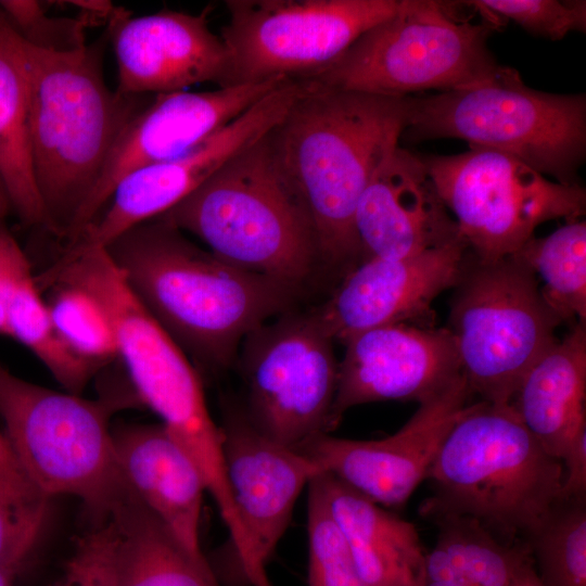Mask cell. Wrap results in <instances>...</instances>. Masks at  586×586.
Wrapping results in <instances>:
<instances>
[{"mask_svg":"<svg viewBox=\"0 0 586 586\" xmlns=\"http://www.w3.org/2000/svg\"><path fill=\"white\" fill-rule=\"evenodd\" d=\"M470 251L464 241L403 258L371 257L348 271L315 314L342 344L378 327H435L434 300L458 282Z\"/></svg>","mask_w":586,"mask_h":586,"instance_id":"cell-17","label":"cell"},{"mask_svg":"<svg viewBox=\"0 0 586 586\" xmlns=\"http://www.w3.org/2000/svg\"><path fill=\"white\" fill-rule=\"evenodd\" d=\"M114 586H221L206 558L187 551L126 483L112 506Z\"/></svg>","mask_w":586,"mask_h":586,"instance_id":"cell-25","label":"cell"},{"mask_svg":"<svg viewBox=\"0 0 586 586\" xmlns=\"http://www.w3.org/2000/svg\"><path fill=\"white\" fill-rule=\"evenodd\" d=\"M220 429L226 477L251 550V582L265 572L301 493L323 472L306 454L263 434L241 405L225 407Z\"/></svg>","mask_w":586,"mask_h":586,"instance_id":"cell-19","label":"cell"},{"mask_svg":"<svg viewBox=\"0 0 586 586\" xmlns=\"http://www.w3.org/2000/svg\"><path fill=\"white\" fill-rule=\"evenodd\" d=\"M288 79L178 91L154 95L117 138L90 198L65 240L72 244L106 206L116 186L129 174L174 158L227 126Z\"/></svg>","mask_w":586,"mask_h":586,"instance_id":"cell-16","label":"cell"},{"mask_svg":"<svg viewBox=\"0 0 586 586\" xmlns=\"http://www.w3.org/2000/svg\"><path fill=\"white\" fill-rule=\"evenodd\" d=\"M49 499L0 486V564L24 563L41 532Z\"/></svg>","mask_w":586,"mask_h":586,"instance_id":"cell-35","label":"cell"},{"mask_svg":"<svg viewBox=\"0 0 586 586\" xmlns=\"http://www.w3.org/2000/svg\"><path fill=\"white\" fill-rule=\"evenodd\" d=\"M513 255L540 278V293L561 322L586 323V222L576 219L549 235L532 237Z\"/></svg>","mask_w":586,"mask_h":586,"instance_id":"cell-27","label":"cell"},{"mask_svg":"<svg viewBox=\"0 0 586 586\" xmlns=\"http://www.w3.org/2000/svg\"><path fill=\"white\" fill-rule=\"evenodd\" d=\"M0 175L24 226L43 227L30 150V86L25 42L0 10Z\"/></svg>","mask_w":586,"mask_h":586,"instance_id":"cell-26","label":"cell"},{"mask_svg":"<svg viewBox=\"0 0 586 586\" xmlns=\"http://www.w3.org/2000/svg\"><path fill=\"white\" fill-rule=\"evenodd\" d=\"M453 289L448 329L472 397L510 404L524 374L559 340L562 322L513 254L479 260L470 253Z\"/></svg>","mask_w":586,"mask_h":586,"instance_id":"cell-10","label":"cell"},{"mask_svg":"<svg viewBox=\"0 0 586 586\" xmlns=\"http://www.w3.org/2000/svg\"><path fill=\"white\" fill-rule=\"evenodd\" d=\"M115 542V527L109 514L92 520L91 526L76 539L62 586H114Z\"/></svg>","mask_w":586,"mask_h":586,"instance_id":"cell-36","label":"cell"},{"mask_svg":"<svg viewBox=\"0 0 586 586\" xmlns=\"http://www.w3.org/2000/svg\"><path fill=\"white\" fill-rule=\"evenodd\" d=\"M105 250L139 303L209 373L229 369L245 337L289 311L297 292L226 263L160 217Z\"/></svg>","mask_w":586,"mask_h":586,"instance_id":"cell-1","label":"cell"},{"mask_svg":"<svg viewBox=\"0 0 586 586\" xmlns=\"http://www.w3.org/2000/svg\"><path fill=\"white\" fill-rule=\"evenodd\" d=\"M563 468L521 422L511 404L470 403L430 470L424 518L476 520L508 544L525 543L561 500Z\"/></svg>","mask_w":586,"mask_h":586,"instance_id":"cell-4","label":"cell"},{"mask_svg":"<svg viewBox=\"0 0 586 586\" xmlns=\"http://www.w3.org/2000/svg\"><path fill=\"white\" fill-rule=\"evenodd\" d=\"M462 4L480 10L484 21L497 25L512 21L527 33L560 40L569 33L586 30L584 0H469Z\"/></svg>","mask_w":586,"mask_h":586,"instance_id":"cell-33","label":"cell"},{"mask_svg":"<svg viewBox=\"0 0 586 586\" xmlns=\"http://www.w3.org/2000/svg\"><path fill=\"white\" fill-rule=\"evenodd\" d=\"M322 484L364 586H419L426 552L413 523L328 473Z\"/></svg>","mask_w":586,"mask_h":586,"instance_id":"cell-24","label":"cell"},{"mask_svg":"<svg viewBox=\"0 0 586 586\" xmlns=\"http://www.w3.org/2000/svg\"><path fill=\"white\" fill-rule=\"evenodd\" d=\"M585 398L586 323L577 322L528 369L510 404L544 450L561 460L586 428Z\"/></svg>","mask_w":586,"mask_h":586,"instance_id":"cell-23","label":"cell"},{"mask_svg":"<svg viewBox=\"0 0 586 586\" xmlns=\"http://www.w3.org/2000/svg\"><path fill=\"white\" fill-rule=\"evenodd\" d=\"M11 212H13L11 199L0 175V224L5 222V218Z\"/></svg>","mask_w":586,"mask_h":586,"instance_id":"cell-43","label":"cell"},{"mask_svg":"<svg viewBox=\"0 0 586 586\" xmlns=\"http://www.w3.org/2000/svg\"><path fill=\"white\" fill-rule=\"evenodd\" d=\"M525 544L544 586H586L585 500H559Z\"/></svg>","mask_w":586,"mask_h":586,"instance_id":"cell-30","label":"cell"},{"mask_svg":"<svg viewBox=\"0 0 586 586\" xmlns=\"http://www.w3.org/2000/svg\"><path fill=\"white\" fill-rule=\"evenodd\" d=\"M25 48L35 181L44 228L65 242L117 138L152 99L109 88L100 42L68 52Z\"/></svg>","mask_w":586,"mask_h":586,"instance_id":"cell-3","label":"cell"},{"mask_svg":"<svg viewBox=\"0 0 586 586\" xmlns=\"http://www.w3.org/2000/svg\"><path fill=\"white\" fill-rule=\"evenodd\" d=\"M472 256L495 260L514 254L535 229L553 219H579L585 188L564 184L506 153L469 146L459 154H420Z\"/></svg>","mask_w":586,"mask_h":586,"instance_id":"cell-11","label":"cell"},{"mask_svg":"<svg viewBox=\"0 0 586 586\" xmlns=\"http://www.w3.org/2000/svg\"><path fill=\"white\" fill-rule=\"evenodd\" d=\"M50 289L47 306L66 346L97 372L119 359L115 333L101 304L75 285L54 284Z\"/></svg>","mask_w":586,"mask_h":586,"instance_id":"cell-31","label":"cell"},{"mask_svg":"<svg viewBox=\"0 0 586 586\" xmlns=\"http://www.w3.org/2000/svg\"><path fill=\"white\" fill-rule=\"evenodd\" d=\"M43 289L75 285L105 310L133 391L194 462L221 519L235 517L226 477L222 433L208 410L193 362L128 288L105 249L51 265L39 276Z\"/></svg>","mask_w":586,"mask_h":586,"instance_id":"cell-5","label":"cell"},{"mask_svg":"<svg viewBox=\"0 0 586 586\" xmlns=\"http://www.w3.org/2000/svg\"><path fill=\"white\" fill-rule=\"evenodd\" d=\"M123 476L141 502L196 558L205 484L194 462L161 424L112 428Z\"/></svg>","mask_w":586,"mask_h":586,"instance_id":"cell-22","label":"cell"},{"mask_svg":"<svg viewBox=\"0 0 586 586\" xmlns=\"http://www.w3.org/2000/svg\"><path fill=\"white\" fill-rule=\"evenodd\" d=\"M511 586H544L535 571L531 556L518 569Z\"/></svg>","mask_w":586,"mask_h":586,"instance_id":"cell-42","label":"cell"},{"mask_svg":"<svg viewBox=\"0 0 586 586\" xmlns=\"http://www.w3.org/2000/svg\"><path fill=\"white\" fill-rule=\"evenodd\" d=\"M419 586H467V584L448 553L436 543L434 548L426 552Z\"/></svg>","mask_w":586,"mask_h":586,"instance_id":"cell-39","label":"cell"},{"mask_svg":"<svg viewBox=\"0 0 586 586\" xmlns=\"http://www.w3.org/2000/svg\"><path fill=\"white\" fill-rule=\"evenodd\" d=\"M0 10L23 41L34 48L68 52L87 44L88 25L80 17L52 16L35 0H0Z\"/></svg>","mask_w":586,"mask_h":586,"instance_id":"cell-34","label":"cell"},{"mask_svg":"<svg viewBox=\"0 0 586 586\" xmlns=\"http://www.w3.org/2000/svg\"><path fill=\"white\" fill-rule=\"evenodd\" d=\"M403 135L415 142L462 139L511 155L560 183L577 184L586 156V95L530 88L515 69L500 66L470 87L407 97Z\"/></svg>","mask_w":586,"mask_h":586,"instance_id":"cell-7","label":"cell"},{"mask_svg":"<svg viewBox=\"0 0 586 586\" xmlns=\"http://www.w3.org/2000/svg\"><path fill=\"white\" fill-rule=\"evenodd\" d=\"M0 486L23 495H43L27 477L2 433H0Z\"/></svg>","mask_w":586,"mask_h":586,"instance_id":"cell-40","label":"cell"},{"mask_svg":"<svg viewBox=\"0 0 586 586\" xmlns=\"http://www.w3.org/2000/svg\"><path fill=\"white\" fill-rule=\"evenodd\" d=\"M321 474L308 485V586H364L345 534L330 507Z\"/></svg>","mask_w":586,"mask_h":586,"instance_id":"cell-32","label":"cell"},{"mask_svg":"<svg viewBox=\"0 0 586 586\" xmlns=\"http://www.w3.org/2000/svg\"><path fill=\"white\" fill-rule=\"evenodd\" d=\"M133 398L87 399L23 380L0 364V418L30 482L47 497H78L92 520L106 517L126 481L110 419Z\"/></svg>","mask_w":586,"mask_h":586,"instance_id":"cell-8","label":"cell"},{"mask_svg":"<svg viewBox=\"0 0 586 586\" xmlns=\"http://www.w3.org/2000/svg\"><path fill=\"white\" fill-rule=\"evenodd\" d=\"M69 5L78 9L80 18L89 26L93 23L105 22L107 25L116 17L126 13L122 8L115 7L111 1L80 0L67 1Z\"/></svg>","mask_w":586,"mask_h":586,"instance_id":"cell-41","label":"cell"},{"mask_svg":"<svg viewBox=\"0 0 586 586\" xmlns=\"http://www.w3.org/2000/svg\"><path fill=\"white\" fill-rule=\"evenodd\" d=\"M428 519L437 526L436 543L467 586H511L518 569L531 556L525 543H505L474 519L456 514Z\"/></svg>","mask_w":586,"mask_h":586,"instance_id":"cell-29","label":"cell"},{"mask_svg":"<svg viewBox=\"0 0 586 586\" xmlns=\"http://www.w3.org/2000/svg\"><path fill=\"white\" fill-rule=\"evenodd\" d=\"M23 563L0 564V586H12L14 577Z\"/></svg>","mask_w":586,"mask_h":586,"instance_id":"cell-44","label":"cell"},{"mask_svg":"<svg viewBox=\"0 0 586 586\" xmlns=\"http://www.w3.org/2000/svg\"><path fill=\"white\" fill-rule=\"evenodd\" d=\"M343 344L328 433L351 408L385 400L420 404L462 374L448 328L382 326L362 331Z\"/></svg>","mask_w":586,"mask_h":586,"instance_id":"cell-18","label":"cell"},{"mask_svg":"<svg viewBox=\"0 0 586 586\" xmlns=\"http://www.w3.org/2000/svg\"><path fill=\"white\" fill-rule=\"evenodd\" d=\"M31 267L5 222L0 224V334L10 336L8 303L11 291L20 275Z\"/></svg>","mask_w":586,"mask_h":586,"instance_id":"cell-37","label":"cell"},{"mask_svg":"<svg viewBox=\"0 0 586 586\" xmlns=\"http://www.w3.org/2000/svg\"><path fill=\"white\" fill-rule=\"evenodd\" d=\"M10 337L26 346L71 394L80 395L98 372L76 356L59 335L41 298L31 267L14 283L8 303Z\"/></svg>","mask_w":586,"mask_h":586,"instance_id":"cell-28","label":"cell"},{"mask_svg":"<svg viewBox=\"0 0 586 586\" xmlns=\"http://www.w3.org/2000/svg\"><path fill=\"white\" fill-rule=\"evenodd\" d=\"M305 82L285 80L190 151L126 176L116 186L109 205L75 242L64 247L60 258L105 249L127 230L173 208L229 158L278 125L305 90Z\"/></svg>","mask_w":586,"mask_h":586,"instance_id":"cell-14","label":"cell"},{"mask_svg":"<svg viewBox=\"0 0 586 586\" xmlns=\"http://www.w3.org/2000/svg\"><path fill=\"white\" fill-rule=\"evenodd\" d=\"M333 342L314 310H289L245 337L241 407L263 434L300 450L328 433L339 371Z\"/></svg>","mask_w":586,"mask_h":586,"instance_id":"cell-13","label":"cell"},{"mask_svg":"<svg viewBox=\"0 0 586 586\" xmlns=\"http://www.w3.org/2000/svg\"><path fill=\"white\" fill-rule=\"evenodd\" d=\"M495 29L461 21L445 2L399 0L394 14L306 80L390 98L470 87L501 66L487 47Z\"/></svg>","mask_w":586,"mask_h":586,"instance_id":"cell-9","label":"cell"},{"mask_svg":"<svg viewBox=\"0 0 586 586\" xmlns=\"http://www.w3.org/2000/svg\"><path fill=\"white\" fill-rule=\"evenodd\" d=\"M207 14L168 10L131 17L126 12L112 21L107 26L118 71L116 90L156 95L201 82L225 87L229 54L211 30Z\"/></svg>","mask_w":586,"mask_h":586,"instance_id":"cell-20","label":"cell"},{"mask_svg":"<svg viewBox=\"0 0 586 586\" xmlns=\"http://www.w3.org/2000/svg\"><path fill=\"white\" fill-rule=\"evenodd\" d=\"M226 263L298 291L323 265L315 231L275 162L267 133L158 216Z\"/></svg>","mask_w":586,"mask_h":586,"instance_id":"cell-6","label":"cell"},{"mask_svg":"<svg viewBox=\"0 0 586 586\" xmlns=\"http://www.w3.org/2000/svg\"><path fill=\"white\" fill-rule=\"evenodd\" d=\"M399 0H227L220 38L229 54L226 86L302 80L339 59Z\"/></svg>","mask_w":586,"mask_h":586,"instance_id":"cell-12","label":"cell"},{"mask_svg":"<svg viewBox=\"0 0 586 586\" xmlns=\"http://www.w3.org/2000/svg\"><path fill=\"white\" fill-rule=\"evenodd\" d=\"M461 374L438 395L419 404L395 433L351 440L322 433L300 450L328 473L384 508L404 506L430 470L450 429L472 403Z\"/></svg>","mask_w":586,"mask_h":586,"instance_id":"cell-15","label":"cell"},{"mask_svg":"<svg viewBox=\"0 0 586 586\" xmlns=\"http://www.w3.org/2000/svg\"><path fill=\"white\" fill-rule=\"evenodd\" d=\"M304 80L305 90L267 139L315 231L323 265L346 275L364 259L355 230L358 202L380 162L399 145L407 97Z\"/></svg>","mask_w":586,"mask_h":586,"instance_id":"cell-2","label":"cell"},{"mask_svg":"<svg viewBox=\"0 0 586 586\" xmlns=\"http://www.w3.org/2000/svg\"><path fill=\"white\" fill-rule=\"evenodd\" d=\"M561 463L562 500H585L586 497V428L581 430L565 449Z\"/></svg>","mask_w":586,"mask_h":586,"instance_id":"cell-38","label":"cell"},{"mask_svg":"<svg viewBox=\"0 0 586 586\" xmlns=\"http://www.w3.org/2000/svg\"><path fill=\"white\" fill-rule=\"evenodd\" d=\"M355 230L364 259L409 257L463 241L420 154L400 145L371 175Z\"/></svg>","mask_w":586,"mask_h":586,"instance_id":"cell-21","label":"cell"}]
</instances>
